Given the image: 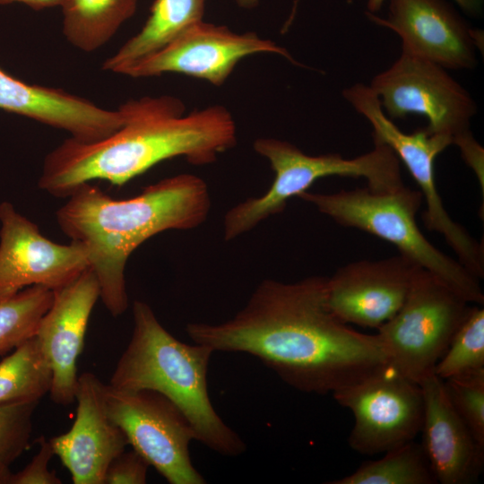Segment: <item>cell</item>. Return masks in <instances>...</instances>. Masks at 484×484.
Here are the masks:
<instances>
[{
	"label": "cell",
	"mask_w": 484,
	"mask_h": 484,
	"mask_svg": "<svg viewBox=\"0 0 484 484\" xmlns=\"http://www.w3.org/2000/svg\"><path fill=\"white\" fill-rule=\"evenodd\" d=\"M327 278L263 281L232 318L189 323L190 339L214 352L256 357L291 387L326 394L390 367L377 334L351 329L330 309Z\"/></svg>",
	"instance_id": "1"
},
{
	"label": "cell",
	"mask_w": 484,
	"mask_h": 484,
	"mask_svg": "<svg viewBox=\"0 0 484 484\" xmlns=\"http://www.w3.org/2000/svg\"><path fill=\"white\" fill-rule=\"evenodd\" d=\"M120 107L125 122L109 136L92 143L70 137L46 156L40 189L67 197L96 179L123 186L175 157L194 165L212 163L237 143L235 120L221 105L185 115L182 100L165 95L130 99Z\"/></svg>",
	"instance_id": "2"
},
{
	"label": "cell",
	"mask_w": 484,
	"mask_h": 484,
	"mask_svg": "<svg viewBox=\"0 0 484 484\" xmlns=\"http://www.w3.org/2000/svg\"><path fill=\"white\" fill-rule=\"evenodd\" d=\"M67 198L56 221L71 241L86 248L99 298L115 317L128 307L125 270L131 254L160 232L196 228L211 207L206 183L193 174L164 178L125 200L108 196L90 182Z\"/></svg>",
	"instance_id": "3"
},
{
	"label": "cell",
	"mask_w": 484,
	"mask_h": 484,
	"mask_svg": "<svg viewBox=\"0 0 484 484\" xmlns=\"http://www.w3.org/2000/svg\"><path fill=\"white\" fill-rule=\"evenodd\" d=\"M133 321L130 341L109 385L163 394L188 419L197 441L225 456L243 454L246 443L222 420L209 396L207 372L214 351L208 346L190 345L175 338L143 301L134 302Z\"/></svg>",
	"instance_id": "4"
},
{
	"label": "cell",
	"mask_w": 484,
	"mask_h": 484,
	"mask_svg": "<svg viewBox=\"0 0 484 484\" xmlns=\"http://www.w3.org/2000/svg\"><path fill=\"white\" fill-rule=\"evenodd\" d=\"M298 197L339 225L393 244L399 254L438 276L467 302L483 305L480 280L458 260L436 248L420 231L416 220L423 199L420 191L404 186L393 192L379 193L365 187L333 194L306 191Z\"/></svg>",
	"instance_id": "5"
},
{
	"label": "cell",
	"mask_w": 484,
	"mask_h": 484,
	"mask_svg": "<svg viewBox=\"0 0 484 484\" xmlns=\"http://www.w3.org/2000/svg\"><path fill=\"white\" fill-rule=\"evenodd\" d=\"M254 150L270 163L274 179L261 196L248 198L230 208L224 217V238L229 241L253 229L284 210L290 199L298 196L318 179L332 177L364 178L374 192H393L404 186L400 160L385 144L353 159L338 153L309 155L294 144L276 138H258Z\"/></svg>",
	"instance_id": "6"
},
{
	"label": "cell",
	"mask_w": 484,
	"mask_h": 484,
	"mask_svg": "<svg viewBox=\"0 0 484 484\" xmlns=\"http://www.w3.org/2000/svg\"><path fill=\"white\" fill-rule=\"evenodd\" d=\"M469 304L438 276L419 267L399 311L377 328L390 366L417 384L433 374Z\"/></svg>",
	"instance_id": "7"
},
{
	"label": "cell",
	"mask_w": 484,
	"mask_h": 484,
	"mask_svg": "<svg viewBox=\"0 0 484 484\" xmlns=\"http://www.w3.org/2000/svg\"><path fill=\"white\" fill-rule=\"evenodd\" d=\"M342 96L370 124L373 143L387 145L419 186L427 205L423 213L427 229L445 238L462 264L468 268L477 266L483 258V244L450 217L435 182V159L453 144V138L426 128L411 134L402 132L384 112L377 95L367 85L356 83L344 89Z\"/></svg>",
	"instance_id": "8"
},
{
	"label": "cell",
	"mask_w": 484,
	"mask_h": 484,
	"mask_svg": "<svg viewBox=\"0 0 484 484\" xmlns=\"http://www.w3.org/2000/svg\"><path fill=\"white\" fill-rule=\"evenodd\" d=\"M109 419L123 431L128 445L170 484H203L194 467L189 444L194 430L181 410L152 390H126L104 385Z\"/></svg>",
	"instance_id": "9"
},
{
	"label": "cell",
	"mask_w": 484,
	"mask_h": 484,
	"mask_svg": "<svg viewBox=\"0 0 484 484\" xmlns=\"http://www.w3.org/2000/svg\"><path fill=\"white\" fill-rule=\"evenodd\" d=\"M369 87L391 119L421 115L428 121V132L453 140L470 130V121L477 111L472 97L446 69L404 52L388 69L374 76Z\"/></svg>",
	"instance_id": "10"
},
{
	"label": "cell",
	"mask_w": 484,
	"mask_h": 484,
	"mask_svg": "<svg viewBox=\"0 0 484 484\" xmlns=\"http://www.w3.org/2000/svg\"><path fill=\"white\" fill-rule=\"evenodd\" d=\"M333 396L354 416L348 442L359 454L385 453L414 440L420 432L424 412L421 387L391 366L334 391Z\"/></svg>",
	"instance_id": "11"
},
{
	"label": "cell",
	"mask_w": 484,
	"mask_h": 484,
	"mask_svg": "<svg viewBox=\"0 0 484 484\" xmlns=\"http://www.w3.org/2000/svg\"><path fill=\"white\" fill-rule=\"evenodd\" d=\"M263 53L279 55L299 65L285 48L255 32L238 33L227 26L200 21L121 73L140 78L177 73L220 86L240 60Z\"/></svg>",
	"instance_id": "12"
},
{
	"label": "cell",
	"mask_w": 484,
	"mask_h": 484,
	"mask_svg": "<svg viewBox=\"0 0 484 484\" xmlns=\"http://www.w3.org/2000/svg\"><path fill=\"white\" fill-rule=\"evenodd\" d=\"M0 303L30 286L55 291L90 267L82 244L47 238L9 202L0 203Z\"/></svg>",
	"instance_id": "13"
},
{
	"label": "cell",
	"mask_w": 484,
	"mask_h": 484,
	"mask_svg": "<svg viewBox=\"0 0 484 484\" xmlns=\"http://www.w3.org/2000/svg\"><path fill=\"white\" fill-rule=\"evenodd\" d=\"M419 267L402 254L350 263L327 278L328 306L347 324L377 329L399 311Z\"/></svg>",
	"instance_id": "14"
},
{
	"label": "cell",
	"mask_w": 484,
	"mask_h": 484,
	"mask_svg": "<svg viewBox=\"0 0 484 484\" xmlns=\"http://www.w3.org/2000/svg\"><path fill=\"white\" fill-rule=\"evenodd\" d=\"M376 23L393 30L402 52L431 61L445 69H473L480 31L444 0H390L387 19L367 12Z\"/></svg>",
	"instance_id": "15"
},
{
	"label": "cell",
	"mask_w": 484,
	"mask_h": 484,
	"mask_svg": "<svg viewBox=\"0 0 484 484\" xmlns=\"http://www.w3.org/2000/svg\"><path fill=\"white\" fill-rule=\"evenodd\" d=\"M100 290L89 267L54 291L53 302L41 318L35 337L52 370L51 400L62 405L74 402L81 355L92 309Z\"/></svg>",
	"instance_id": "16"
},
{
	"label": "cell",
	"mask_w": 484,
	"mask_h": 484,
	"mask_svg": "<svg viewBox=\"0 0 484 484\" xmlns=\"http://www.w3.org/2000/svg\"><path fill=\"white\" fill-rule=\"evenodd\" d=\"M104 385L92 373L79 376L73 424L66 433L49 439L54 454L69 471L74 484H104L109 464L128 445L107 413Z\"/></svg>",
	"instance_id": "17"
},
{
	"label": "cell",
	"mask_w": 484,
	"mask_h": 484,
	"mask_svg": "<svg viewBox=\"0 0 484 484\" xmlns=\"http://www.w3.org/2000/svg\"><path fill=\"white\" fill-rule=\"evenodd\" d=\"M0 108L65 130L83 143L105 139L125 122L121 107L104 109L62 89L29 84L1 68Z\"/></svg>",
	"instance_id": "18"
},
{
	"label": "cell",
	"mask_w": 484,
	"mask_h": 484,
	"mask_svg": "<svg viewBox=\"0 0 484 484\" xmlns=\"http://www.w3.org/2000/svg\"><path fill=\"white\" fill-rule=\"evenodd\" d=\"M424 400L421 446L437 483L471 484L482 472L484 447L452 405L435 373L419 384Z\"/></svg>",
	"instance_id": "19"
},
{
	"label": "cell",
	"mask_w": 484,
	"mask_h": 484,
	"mask_svg": "<svg viewBox=\"0 0 484 484\" xmlns=\"http://www.w3.org/2000/svg\"><path fill=\"white\" fill-rule=\"evenodd\" d=\"M206 0H155L141 30L102 65L121 73L129 65L159 51L191 25L203 21Z\"/></svg>",
	"instance_id": "20"
},
{
	"label": "cell",
	"mask_w": 484,
	"mask_h": 484,
	"mask_svg": "<svg viewBox=\"0 0 484 484\" xmlns=\"http://www.w3.org/2000/svg\"><path fill=\"white\" fill-rule=\"evenodd\" d=\"M63 33L73 47L92 52L135 13L137 0H64Z\"/></svg>",
	"instance_id": "21"
},
{
	"label": "cell",
	"mask_w": 484,
	"mask_h": 484,
	"mask_svg": "<svg viewBox=\"0 0 484 484\" xmlns=\"http://www.w3.org/2000/svg\"><path fill=\"white\" fill-rule=\"evenodd\" d=\"M52 385V370L35 336L0 360V405L39 402Z\"/></svg>",
	"instance_id": "22"
},
{
	"label": "cell",
	"mask_w": 484,
	"mask_h": 484,
	"mask_svg": "<svg viewBox=\"0 0 484 484\" xmlns=\"http://www.w3.org/2000/svg\"><path fill=\"white\" fill-rule=\"evenodd\" d=\"M329 484H435L437 483L420 444L414 440L364 462L355 471Z\"/></svg>",
	"instance_id": "23"
},
{
	"label": "cell",
	"mask_w": 484,
	"mask_h": 484,
	"mask_svg": "<svg viewBox=\"0 0 484 484\" xmlns=\"http://www.w3.org/2000/svg\"><path fill=\"white\" fill-rule=\"evenodd\" d=\"M53 298V290L35 285L0 303V356L35 336Z\"/></svg>",
	"instance_id": "24"
},
{
	"label": "cell",
	"mask_w": 484,
	"mask_h": 484,
	"mask_svg": "<svg viewBox=\"0 0 484 484\" xmlns=\"http://www.w3.org/2000/svg\"><path fill=\"white\" fill-rule=\"evenodd\" d=\"M484 370V309L470 310L455 332L434 373L443 380Z\"/></svg>",
	"instance_id": "25"
},
{
	"label": "cell",
	"mask_w": 484,
	"mask_h": 484,
	"mask_svg": "<svg viewBox=\"0 0 484 484\" xmlns=\"http://www.w3.org/2000/svg\"><path fill=\"white\" fill-rule=\"evenodd\" d=\"M444 385L454 410L484 447V370L447 378Z\"/></svg>",
	"instance_id": "26"
},
{
	"label": "cell",
	"mask_w": 484,
	"mask_h": 484,
	"mask_svg": "<svg viewBox=\"0 0 484 484\" xmlns=\"http://www.w3.org/2000/svg\"><path fill=\"white\" fill-rule=\"evenodd\" d=\"M39 402L0 405V466H10L29 445Z\"/></svg>",
	"instance_id": "27"
},
{
	"label": "cell",
	"mask_w": 484,
	"mask_h": 484,
	"mask_svg": "<svg viewBox=\"0 0 484 484\" xmlns=\"http://www.w3.org/2000/svg\"><path fill=\"white\" fill-rule=\"evenodd\" d=\"M149 467L146 460L134 449L124 451L109 464L104 484H144Z\"/></svg>",
	"instance_id": "28"
},
{
	"label": "cell",
	"mask_w": 484,
	"mask_h": 484,
	"mask_svg": "<svg viewBox=\"0 0 484 484\" xmlns=\"http://www.w3.org/2000/svg\"><path fill=\"white\" fill-rule=\"evenodd\" d=\"M39 449L30 462L20 471L13 473L10 484H60L61 480L48 469L54 455L49 440L43 436L38 440Z\"/></svg>",
	"instance_id": "29"
},
{
	"label": "cell",
	"mask_w": 484,
	"mask_h": 484,
	"mask_svg": "<svg viewBox=\"0 0 484 484\" xmlns=\"http://www.w3.org/2000/svg\"><path fill=\"white\" fill-rule=\"evenodd\" d=\"M459 147L462 157L466 164L474 171L480 185L481 186L482 194L484 191V169L483 159L484 150L480 144L475 140L471 130L456 136L454 139V143Z\"/></svg>",
	"instance_id": "30"
},
{
	"label": "cell",
	"mask_w": 484,
	"mask_h": 484,
	"mask_svg": "<svg viewBox=\"0 0 484 484\" xmlns=\"http://www.w3.org/2000/svg\"><path fill=\"white\" fill-rule=\"evenodd\" d=\"M465 12L471 14L480 13L482 8L483 0H454ZM385 0H367V12L374 13L378 12Z\"/></svg>",
	"instance_id": "31"
},
{
	"label": "cell",
	"mask_w": 484,
	"mask_h": 484,
	"mask_svg": "<svg viewBox=\"0 0 484 484\" xmlns=\"http://www.w3.org/2000/svg\"><path fill=\"white\" fill-rule=\"evenodd\" d=\"M64 0H0V4H8L13 3L24 4L35 11H40L46 8L61 6Z\"/></svg>",
	"instance_id": "32"
},
{
	"label": "cell",
	"mask_w": 484,
	"mask_h": 484,
	"mask_svg": "<svg viewBox=\"0 0 484 484\" xmlns=\"http://www.w3.org/2000/svg\"><path fill=\"white\" fill-rule=\"evenodd\" d=\"M12 474L10 466H0V484H10Z\"/></svg>",
	"instance_id": "33"
},
{
	"label": "cell",
	"mask_w": 484,
	"mask_h": 484,
	"mask_svg": "<svg viewBox=\"0 0 484 484\" xmlns=\"http://www.w3.org/2000/svg\"><path fill=\"white\" fill-rule=\"evenodd\" d=\"M236 2L242 8L252 9L258 4L259 0H236Z\"/></svg>",
	"instance_id": "34"
},
{
	"label": "cell",
	"mask_w": 484,
	"mask_h": 484,
	"mask_svg": "<svg viewBox=\"0 0 484 484\" xmlns=\"http://www.w3.org/2000/svg\"><path fill=\"white\" fill-rule=\"evenodd\" d=\"M299 0H295V3H294V6H293V9H292V12H291V14L288 20V22H286V24L284 25V30H287L289 26H290V23L292 22L293 21V17L295 15V13H296V8H297V5H298V3Z\"/></svg>",
	"instance_id": "35"
}]
</instances>
